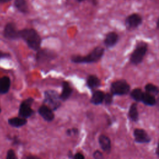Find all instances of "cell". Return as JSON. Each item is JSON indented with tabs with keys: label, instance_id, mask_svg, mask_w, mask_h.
<instances>
[{
	"label": "cell",
	"instance_id": "cell-2",
	"mask_svg": "<svg viewBox=\"0 0 159 159\" xmlns=\"http://www.w3.org/2000/svg\"><path fill=\"white\" fill-rule=\"evenodd\" d=\"M104 53V48L101 47H95L89 54L85 56L73 55L71 61L75 63H91L99 61Z\"/></svg>",
	"mask_w": 159,
	"mask_h": 159
},
{
	"label": "cell",
	"instance_id": "cell-24",
	"mask_svg": "<svg viewBox=\"0 0 159 159\" xmlns=\"http://www.w3.org/2000/svg\"><path fill=\"white\" fill-rule=\"evenodd\" d=\"M113 101V95L111 93H106L104 94V102L106 105H111Z\"/></svg>",
	"mask_w": 159,
	"mask_h": 159
},
{
	"label": "cell",
	"instance_id": "cell-30",
	"mask_svg": "<svg viewBox=\"0 0 159 159\" xmlns=\"http://www.w3.org/2000/svg\"><path fill=\"white\" fill-rule=\"evenodd\" d=\"M26 159H41V158H39V157H37V156L30 155V156H28Z\"/></svg>",
	"mask_w": 159,
	"mask_h": 159
},
{
	"label": "cell",
	"instance_id": "cell-34",
	"mask_svg": "<svg viewBox=\"0 0 159 159\" xmlns=\"http://www.w3.org/2000/svg\"><path fill=\"white\" fill-rule=\"evenodd\" d=\"M157 29H159V17L157 20Z\"/></svg>",
	"mask_w": 159,
	"mask_h": 159
},
{
	"label": "cell",
	"instance_id": "cell-20",
	"mask_svg": "<svg viewBox=\"0 0 159 159\" xmlns=\"http://www.w3.org/2000/svg\"><path fill=\"white\" fill-rule=\"evenodd\" d=\"M144 104L149 106H155L156 104V98L155 96L150 94L147 92H143L142 101Z\"/></svg>",
	"mask_w": 159,
	"mask_h": 159
},
{
	"label": "cell",
	"instance_id": "cell-33",
	"mask_svg": "<svg viewBox=\"0 0 159 159\" xmlns=\"http://www.w3.org/2000/svg\"><path fill=\"white\" fill-rule=\"evenodd\" d=\"M11 0H0V4H2V3H6L9 1H10Z\"/></svg>",
	"mask_w": 159,
	"mask_h": 159
},
{
	"label": "cell",
	"instance_id": "cell-21",
	"mask_svg": "<svg viewBox=\"0 0 159 159\" xmlns=\"http://www.w3.org/2000/svg\"><path fill=\"white\" fill-rule=\"evenodd\" d=\"M8 123L12 127H20L27 123V120L22 117H12L8 120Z\"/></svg>",
	"mask_w": 159,
	"mask_h": 159
},
{
	"label": "cell",
	"instance_id": "cell-7",
	"mask_svg": "<svg viewBox=\"0 0 159 159\" xmlns=\"http://www.w3.org/2000/svg\"><path fill=\"white\" fill-rule=\"evenodd\" d=\"M4 37L9 40H17L20 39L19 30L17 29L16 25L14 22H8L3 30Z\"/></svg>",
	"mask_w": 159,
	"mask_h": 159
},
{
	"label": "cell",
	"instance_id": "cell-23",
	"mask_svg": "<svg viewBox=\"0 0 159 159\" xmlns=\"http://www.w3.org/2000/svg\"><path fill=\"white\" fill-rule=\"evenodd\" d=\"M145 92L153 96L157 95L159 93V88L152 83H148L145 86Z\"/></svg>",
	"mask_w": 159,
	"mask_h": 159
},
{
	"label": "cell",
	"instance_id": "cell-28",
	"mask_svg": "<svg viewBox=\"0 0 159 159\" xmlns=\"http://www.w3.org/2000/svg\"><path fill=\"white\" fill-rule=\"evenodd\" d=\"M78 133V129H68L66 131V134L68 135L71 134H76Z\"/></svg>",
	"mask_w": 159,
	"mask_h": 159
},
{
	"label": "cell",
	"instance_id": "cell-19",
	"mask_svg": "<svg viewBox=\"0 0 159 159\" xmlns=\"http://www.w3.org/2000/svg\"><path fill=\"white\" fill-rule=\"evenodd\" d=\"M129 118L133 122H137L139 120V112L137 109V102L132 103L129 109Z\"/></svg>",
	"mask_w": 159,
	"mask_h": 159
},
{
	"label": "cell",
	"instance_id": "cell-16",
	"mask_svg": "<svg viewBox=\"0 0 159 159\" xmlns=\"http://www.w3.org/2000/svg\"><path fill=\"white\" fill-rule=\"evenodd\" d=\"M104 93L99 90L95 91L93 92L91 98V102L94 105L101 104L104 102Z\"/></svg>",
	"mask_w": 159,
	"mask_h": 159
},
{
	"label": "cell",
	"instance_id": "cell-12",
	"mask_svg": "<svg viewBox=\"0 0 159 159\" xmlns=\"http://www.w3.org/2000/svg\"><path fill=\"white\" fill-rule=\"evenodd\" d=\"M119 40V35L114 32H111L106 34L104 40V44L107 48H111L116 45Z\"/></svg>",
	"mask_w": 159,
	"mask_h": 159
},
{
	"label": "cell",
	"instance_id": "cell-35",
	"mask_svg": "<svg viewBox=\"0 0 159 159\" xmlns=\"http://www.w3.org/2000/svg\"><path fill=\"white\" fill-rule=\"evenodd\" d=\"M84 1V0H78V2H81V1Z\"/></svg>",
	"mask_w": 159,
	"mask_h": 159
},
{
	"label": "cell",
	"instance_id": "cell-11",
	"mask_svg": "<svg viewBox=\"0 0 159 159\" xmlns=\"http://www.w3.org/2000/svg\"><path fill=\"white\" fill-rule=\"evenodd\" d=\"M39 113L45 120L48 122L53 120L55 117L52 109L47 105H42L39 109Z\"/></svg>",
	"mask_w": 159,
	"mask_h": 159
},
{
	"label": "cell",
	"instance_id": "cell-4",
	"mask_svg": "<svg viewBox=\"0 0 159 159\" xmlns=\"http://www.w3.org/2000/svg\"><path fill=\"white\" fill-rule=\"evenodd\" d=\"M112 95L122 96L130 93V86L124 80H119L112 83L110 88Z\"/></svg>",
	"mask_w": 159,
	"mask_h": 159
},
{
	"label": "cell",
	"instance_id": "cell-6",
	"mask_svg": "<svg viewBox=\"0 0 159 159\" xmlns=\"http://www.w3.org/2000/svg\"><path fill=\"white\" fill-rule=\"evenodd\" d=\"M34 99L32 98H29L21 102L19 111V116L20 117L27 119L33 114L34 111L31 108Z\"/></svg>",
	"mask_w": 159,
	"mask_h": 159
},
{
	"label": "cell",
	"instance_id": "cell-32",
	"mask_svg": "<svg viewBox=\"0 0 159 159\" xmlns=\"http://www.w3.org/2000/svg\"><path fill=\"white\" fill-rule=\"evenodd\" d=\"M155 105L157 106V107L159 109V96L156 99V104H155Z\"/></svg>",
	"mask_w": 159,
	"mask_h": 159
},
{
	"label": "cell",
	"instance_id": "cell-15",
	"mask_svg": "<svg viewBox=\"0 0 159 159\" xmlns=\"http://www.w3.org/2000/svg\"><path fill=\"white\" fill-rule=\"evenodd\" d=\"M11 86V80L9 77L4 76L0 78V94L7 93Z\"/></svg>",
	"mask_w": 159,
	"mask_h": 159
},
{
	"label": "cell",
	"instance_id": "cell-36",
	"mask_svg": "<svg viewBox=\"0 0 159 159\" xmlns=\"http://www.w3.org/2000/svg\"><path fill=\"white\" fill-rule=\"evenodd\" d=\"M1 107H0V112H1Z\"/></svg>",
	"mask_w": 159,
	"mask_h": 159
},
{
	"label": "cell",
	"instance_id": "cell-26",
	"mask_svg": "<svg viewBox=\"0 0 159 159\" xmlns=\"http://www.w3.org/2000/svg\"><path fill=\"white\" fill-rule=\"evenodd\" d=\"M93 157L94 159H102L103 155L99 150H96L93 153Z\"/></svg>",
	"mask_w": 159,
	"mask_h": 159
},
{
	"label": "cell",
	"instance_id": "cell-13",
	"mask_svg": "<svg viewBox=\"0 0 159 159\" xmlns=\"http://www.w3.org/2000/svg\"><path fill=\"white\" fill-rule=\"evenodd\" d=\"M98 140L102 150L104 152L109 153L111 150V142L110 139L107 136L104 134H101L99 137Z\"/></svg>",
	"mask_w": 159,
	"mask_h": 159
},
{
	"label": "cell",
	"instance_id": "cell-14",
	"mask_svg": "<svg viewBox=\"0 0 159 159\" xmlns=\"http://www.w3.org/2000/svg\"><path fill=\"white\" fill-rule=\"evenodd\" d=\"M72 88L68 81H63L62 83V91L60 95L61 101H65L67 100L72 93Z\"/></svg>",
	"mask_w": 159,
	"mask_h": 159
},
{
	"label": "cell",
	"instance_id": "cell-8",
	"mask_svg": "<svg viewBox=\"0 0 159 159\" xmlns=\"http://www.w3.org/2000/svg\"><path fill=\"white\" fill-rule=\"evenodd\" d=\"M142 22V17L138 14H132L128 16L125 20V24L128 29H133L139 26Z\"/></svg>",
	"mask_w": 159,
	"mask_h": 159
},
{
	"label": "cell",
	"instance_id": "cell-10",
	"mask_svg": "<svg viewBox=\"0 0 159 159\" xmlns=\"http://www.w3.org/2000/svg\"><path fill=\"white\" fill-rule=\"evenodd\" d=\"M56 57V55L52 51L48 49H40L36 54V60L39 62L49 61Z\"/></svg>",
	"mask_w": 159,
	"mask_h": 159
},
{
	"label": "cell",
	"instance_id": "cell-25",
	"mask_svg": "<svg viewBox=\"0 0 159 159\" xmlns=\"http://www.w3.org/2000/svg\"><path fill=\"white\" fill-rule=\"evenodd\" d=\"M6 159H17L16 155L13 150L10 149L7 151Z\"/></svg>",
	"mask_w": 159,
	"mask_h": 159
},
{
	"label": "cell",
	"instance_id": "cell-3",
	"mask_svg": "<svg viewBox=\"0 0 159 159\" xmlns=\"http://www.w3.org/2000/svg\"><path fill=\"white\" fill-rule=\"evenodd\" d=\"M148 48V45L145 42H141L137 44L135 49L132 52L130 57V62L132 65H137L140 63L146 53Z\"/></svg>",
	"mask_w": 159,
	"mask_h": 159
},
{
	"label": "cell",
	"instance_id": "cell-22",
	"mask_svg": "<svg viewBox=\"0 0 159 159\" xmlns=\"http://www.w3.org/2000/svg\"><path fill=\"white\" fill-rule=\"evenodd\" d=\"M143 92L140 88H135L130 92V97L136 102H141Z\"/></svg>",
	"mask_w": 159,
	"mask_h": 159
},
{
	"label": "cell",
	"instance_id": "cell-9",
	"mask_svg": "<svg viewBox=\"0 0 159 159\" xmlns=\"http://www.w3.org/2000/svg\"><path fill=\"white\" fill-rule=\"evenodd\" d=\"M134 140L139 143H148L151 141V138L147 132L142 129H135L134 130Z\"/></svg>",
	"mask_w": 159,
	"mask_h": 159
},
{
	"label": "cell",
	"instance_id": "cell-27",
	"mask_svg": "<svg viewBox=\"0 0 159 159\" xmlns=\"http://www.w3.org/2000/svg\"><path fill=\"white\" fill-rule=\"evenodd\" d=\"M11 58V55L9 53H6L2 51H0V60L4 58Z\"/></svg>",
	"mask_w": 159,
	"mask_h": 159
},
{
	"label": "cell",
	"instance_id": "cell-5",
	"mask_svg": "<svg viewBox=\"0 0 159 159\" xmlns=\"http://www.w3.org/2000/svg\"><path fill=\"white\" fill-rule=\"evenodd\" d=\"M44 102L51 109L56 110L61 106L60 95L54 90H47L44 93Z\"/></svg>",
	"mask_w": 159,
	"mask_h": 159
},
{
	"label": "cell",
	"instance_id": "cell-1",
	"mask_svg": "<svg viewBox=\"0 0 159 159\" xmlns=\"http://www.w3.org/2000/svg\"><path fill=\"white\" fill-rule=\"evenodd\" d=\"M20 38L24 40L28 47L35 51L40 49L42 39L38 32L33 29H24L19 30Z\"/></svg>",
	"mask_w": 159,
	"mask_h": 159
},
{
	"label": "cell",
	"instance_id": "cell-18",
	"mask_svg": "<svg viewBox=\"0 0 159 159\" xmlns=\"http://www.w3.org/2000/svg\"><path fill=\"white\" fill-rule=\"evenodd\" d=\"M15 7L21 13L27 14L29 11L26 0H15L14 2Z\"/></svg>",
	"mask_w": 159,
	"mask_h": 159
},
{
	"label": "cell",
	"instance_id": "cell-17",
	"mask_svg": "<svg viewBox=\"0 0 159 159\" xmlns=\"http://www.w3.org/2000/svg\"><path fill=\"white\" fill-rule=\"evenodd\" d=\"M86 84L88 87L91 89H96L101 85V80L98 76L91 75H89L86 80Z\"/></svg>",
	"mask_w": 159,
	"mask_h": 159
},
{
	"label": "cell",
	"instance_id": "cell-29",
	"mask_svg": "<svg viewBox=\"0 0 159 159\" xmlns=\"http://www.w3.org/2000/svg\"><path fill=\"white\" fill-rule=\"evenodd\" d=\"M73 159H84V157L81 153H76L73 156Z\"/></svg>",
	"mask_w": 159,
	"mask_h": 159
},
{
	"label": "cell",
	"instance_id": "cell-31",
	"mask_svg": "<svg viewBox=\"0 0 159 159\" xmlns=\"http://www.w3.org/2000/svg\"><path fill=\"white\" fill-rule=\"evenodd\" d=\"M155 153H156L157 155L159 157V140H158V143H157V148H156V150H155Z\"/></svg>",
	"mask_w": 159,
	"mask_h": 159
}]
</instances>
